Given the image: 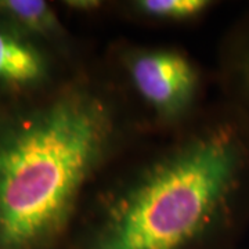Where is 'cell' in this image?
Here are the masks:
<instances>
[{"label":"cell","instance_id":"1","mask_svg":"<svg viewBox=\"0 0 249 249\" xmlns=\"http://www.w3.org/2000/svg\"><path fill=\"white\" fill-rule=\"evenodd\" d=\"M112 132L89 93L0 107V249H60Z\"/></svg>","mask_w":249,"mask_h":249},{"label":"cell","instance_id":"2","mask_svg":"<svg viewBox=\"0 0 249 249\" xmlns=\"http://www.w3.org/2000/svg\"><path fill=\"white\" fill-rule=\"evenodd\" d=\"M249 208V124L238 114L136 181L75 249H194Z\"/></svg>","mask_w":249,"mask_h":249},{"label":"cell","instance_id":"3","mask_svg":"<svg viewBox=\"0 0 249 249\" xmlns=\"http://www.w3.org/2000/svg\"><path fill=\"white\" fill-rule=\"evenodd\" d=\"M130 76L139 94L163 115L178 112L196 86V72L173 52H147L130 62Z\"/></svg>","mask_w":249,"mask_h":249},{"label":"cell","instance_id":"4","mask_svg":"<svg viewBox=\"0 0 249 249\" xmlns=\"http://www.w3.org/2000/svg\"><path fill=\"white\" fill-rule=\"evenodd\" d=\"M50 78V61L43 49L0 19V94H24Z\"/></svg>","mask_w":249,"mask_h":249},{"label":"cell","instance_id":"5","mask_svg":"<svg viewBox=\"0 0 249 249\" xmlns=\"http://www.w3.org/2000/svg\"><path fill=\"white\" fill-rule=\"evenodd\" d=\"M0 19L32 39H53L62 31L53 9L42 0H0Z\"/></svg>","mask_w":249,"mask_h":249},{"label":"cell","instance_id":"6","mask_svg":"<svg viewBox=\"0 0 249 249\" xmlns=\"http://www.w3.org/2000/svg\"><path fill=\"white\" fill-rule=\"evenodd\" d=\"M231 82L240 101V115L249 124V22L242 28L234 46Z\"/></svg>","mask_w":249,"mask_h":249},{"label":"cell","instance_id":"7","mask_svg":"<svg viewBox=\"0 0 249 249\" xmlns=\"http://www.w3.org/2000/svg\"><path fill=\"white\" fill-rule=\"evenodd\" d=\"M208 0H142L137 9L144 14L160 19H190L208 9Z\"/></svg>","mask_w":249,"mask_h":249},{"label":"cell","instance_id":"8","mask_svg":"<svg viewBox=\"0 0 249 249\" xmlns=\"http://www.w3.org/2000/svg\"><path fill=\"white\" fill-rule=\"evenodd\" d=\"M67 6L70 9L80 10V11H89V10L100 7V3L94 0H70L67 1Z\"/></svg>","mask_w":249,"mask_h":249}]
</instances>
